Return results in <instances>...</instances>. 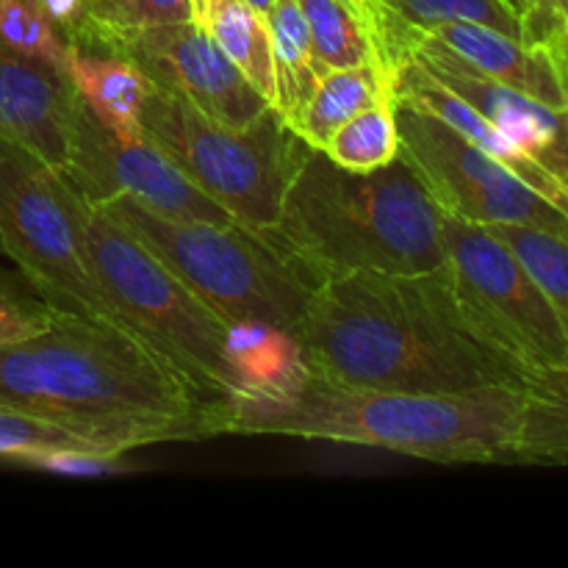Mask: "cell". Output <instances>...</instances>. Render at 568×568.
Wrapping results in <instances>:
<instances>
[{"label": "cell", "instance_id": "6da1fadb", "mask_svg": "<svg viewBox=\"0 0 568 568\" xmlns=\"http://www.w3.org/2000/svg\"><path fill=\"white\" fill-rule=\"evenodd\" d=\"M305 369L355 388L475 394L525 388L530 372L475 331L449 283L425 275L349 272L320 283L292 331Z\"/></svg>", "mask_w": 568, "mask_h": 568}, {"label": "cell", "instance_id": "7a4b0ae2", "mask_svg": "<svg viewBox=\"0 0 568 568\" xmlns=\"http://www.w3.org/2000/svg\"><path fill=\"white\" fill-rule=\"evenodd\" d=\"M222 399L114 322L55 311L44 333L0 347V403L75 427L111 453L211 438Z\"/></svg>", "mask_w": 568, "mask_h": 568}, {"label": "cell", "instance_id": "3957f363", "mask_svg": "<svg viewBox=\"0 0 568 568\" xmlns=\"http://www.w3.org/2000/svg\"><path fill=\"white\" fill-rule=\"evenodd\" d=\"M521 388L475 394H405L355 388L303 369L283 386L225 397L214 436H288L388 449L433 464H510Z\"/></svg>", "mask_w": 568, "mask_h": 568}, {"label": "cell", "instance_id": "277c9868", "mask_svg": "<svg viewBox=\"0 0 568 568\" xmlns=\"http://www.w3.org/2000/svg\"><path fill=\"white\" fill-rule=\"evenodd\" d=\"M258 236L311 288L349 272L425 275L447 266L444 214L403 155L349 172L311 150L277 222Z\"/></svg>", "mask_w": 568, "mask_h": 568}, {"label": "cell", "instance_id": "5b68a950", "mask_svg": "<svg viewBox=\"0 0 568 568\" xmlns=\"http://www.w3.org/2000/svg\"><path fill=\"white\" fill-rule=\"evenodd\" d=\"M150 250L227 325L270 322L292 333L314 288L244 225L175 220L120 194L94 205Z\"/></svg>", "mask_w": 568, "mask_h": 568}, {"label": "cell", "instance_id": "8992f818", "mask_svg": "<svg viewBox=\"0 0 568 568\" xmlns=\"http://www.w3.org/2000/svg\"><path fill=\"white\" fill-rule=\"evenodd\" d=\"M142 136L253 233L275 225L283 197L311 153L277 109H266L247 128H227L153 83L142 105Z\"/></svg>", "mask_w": 568, "mask_h": 568}, {"label": "cell", "instance_id": "52a82bcc", "mask_svg": "<svg viewBox=\"0 0 568 568\" xmlns=\"http://www.w3.org/2000/svg\"><path fill=\"white\" fill-rule=\"evenodd\" d=\"M89 266L122 325L159 349L214 397H236L227 361V322L183 286L144 244L81 197Z\"/></svg>", "mask_w": 568, "mask_h": 568}, {"label": "cell", "instance_id": "ba28073f", "mask_svg": "<svg viewBox=\"0 0 568 568\" xmlns=\"http://www.w3.org/2000/svg\"><path fill=\"white\" fill-rule=\"evenodd\" d=\"M0 250L50 308L122 325L89 266L81 233V194L39 155L3 139Z\"/></svg>", "mask_w": 568, "mask_h": 568}, {"label": "cell", "instance_id": "9c48e42d", "mask_svg": "<svg viewBox=\"0 0 568 568\" xmlns=\"http://www.w3.org/2000/svg\"><path fill=\"white\" fill-rule=\"evenodd\" d=\"M453 292L475 331L527 372L568 364V331L514 250L488 227L444 214Z\"/></svg>", "mask_w": 568, "mask_h": 568}, {"label": "cell", "instance_id": "30bf717a", "mask_svg": "<svg viewBox=\"0 0 568 568\" xmlns=\"http://www.w3.org/2000/svg\"><path fill=\"white\" fill-rule=\"evenodd\" d=\"M61 37L75 48L131 61L153 87L175 92L227 128L253 125L272 109L264 94L222 53L209 28L194 20L116 26L83 14Z\"/></svg>", "mask_w": 568, "mask_h": 568}, {"label": "cell", "instance_id": "8fae6325", "mask_svg": "<svg viewBox=\"0 0 568 568\" xmlns=\"http://www.w3.org/2000/svg\"><path fill=\"white\" fill-rule=\"evenodd\" d=\"M399 155L414 166L442 214L471 225H530L568 239V216L532 192L455 128L416 105L394 100Z\"/></svg>", "mask_w": 568, "mask_h": 568}, {"label": "cell", "instance_id": "7c38bea8", "mask_svg": "<svg viewBox=\"0 0 568 568\" xmlns=\"http://www.w3.org/2000/svg\"><path fill=\"white\" fill-rule=\"evenodd\" d=\"M89 205L111 197L139 200L148 209L175 220H200L233 225V216L220 203L200 192L170 155L148 139L120 142L81 98H75L70 120V164L61 172Z\"/></svg>", "mask_w": 568, "mask_h": 568}, {"label": "cell", "instance_id": "4fadbf2b", "mask_svg": "<svg viewBox=\"0 0 568 568\" xmlns=\"http://www.w3.org/2000/svg\"><path fill=\"white\" fill-rule=\"evenodd\" d=\"M414 59L427 75L494 122L516 148L536 159L568 189V109L541 103L505 83L483 78L436 44L416 37L403 39V64Z\"/></svg>", "mask_w": 568, "mask_h": 568}, {"label": "cell", "instance_id": "5bb4252c", "mask_svg": "<svg viewBox=\"0 0 568 568\" xmlns=\"http://www.w3.org/2000/svg\"><path fill=\"white\" fill-rule=\"evenodd\" d=\"M75 87L64 72L0 44V139L64 172Z\"/></svg>", "mask_w": 568, "mask_h": 568}, {"label": "cell", "instance_id": "9a60e30c", "mask_svg": "<svg viewBox=\"0 0 568 568\" xmlns=\"http://www.w3.org/2000/svg\"><path fill=\"white\" fill-rule=\"evenodd\" d=\"M394 100H403V103L416 105V109L427 111V114L447 122V125L455 128L460 136L469 139L475 148H480L483 153L491 155L494 161L508 166V170L514 172L516 178H521L532 192L547 197L549 203L558 205V209L568 216V189L564 183H560L558 178L549 175V172L544 170L536 159H530L525 150L516 148L488 116H483L480 111L471 109L466 100H460L458 94L449 92L447 87H442L436 78L427 75L414 59L405 61L397 70V75H394Z\"/></svg>", "mask_w": 568, "mask_h": 568}, {"label": "cell", "instance_id": "2e32d148", "mask_svg": "<svg viewBox=\"0 0 568 568\" xmlns=\"http://www.w3.org/2000/svg\"><path fill=\"white\" fill-rule=\"evenodd\" d=\"M67 78L87 109L114 133L120 142H139L142 136V105L150 81L120 55L92 53L70 44Z\"/></svg>", "mask_w": 568, "mask_h": 568}, {"label": "cell", "instance_id": "e0dca14e", "mask_svg": "<svg viewBox=\"0 0 568 568\" xmlns=\"http://www.w3.org/2000/svg\"><path fill=\"white\" fill-rule=\"evenodd\" d=\"M394 98V83L381 67H347L327 70L316 83L308 103L288 120L311 150H325L333 133L381 100Z\"/></svg>", "mask_w": 568, "mask_h": 568}, {"label": "cell", "instance_id": "ac0fdd59", "mask_svg": "<svg viewBox=\"0 0 568 568\" xmlns=\"http://www.w3.org/2000/svg\"><path fill=\"white\" fill-rule=\"evenodd\" d=\"M510 464H568V364L538 369L527 377Z\"/></svg>", "mask_w": 568, "mask_h": 568}, {"label": "cell", "instance_id": "d6986e66", "mask_svg": "<svg viewBox=\"0 0 568 568\" xmlns=\"http://www.w3.org/2000/svg\"><path fill=\"white\" fill-rule=\"evenodd\" d=\"M227 361L239 381V394H261L283 386L305 369L297 342L270 322L227 325ZM236 394V397H239Z\"/></svg>", "mask_w": 568, "mask_h": 568}, {"label": "cell", "instance_id": "ffe728a7", "mask_svg": "<svg viewBox=\"0 0 568 568\" xmlns=\"http://www.w3.org/2000/svg\"><path fill=\"white\" fill-rule=\"evenodd\" d=\"M205 28L220 44L222 53L242 70V75L275 109V53H272V33L266 14L255 11L244 0H214Z\"/></svg>", "mask_w": 568, "mask_h": 568}, {"label": "cell", "instance_id": "44dd1931", "mask_svg": "<svg viewBox=\"0 0 568 568\" xmlns=\"http://www.w3.org/2000/svg\"><path fill=\"white\" fill-rule=\"evenodd\" d=\"M266 22H270L272 53H275V109L288 122L308 103L322 75L314 64L311 31L300 0H275L266 11Z\"/></svg>", "mask_w": 568, "mask_h": 568}, {"label": "cell", "instance_id": "7402d4cb", "mask_svg": "<svg viewBox=\"0 0 568 568\" xmlns=\"http://www.w3.org/2000/svg\"><path fill=\"white\" fill-rule=\"evenodd\" d=\"M300 9L308 22L314 64L320 75H325L327 70H347V67H381L369 26L353 0H300Z\"/></svg>", "mask_w": 568, "mask_h": 568}, {"label": "cell", "instance_id": "603a6c76", "mask_svg": "<svg viewBox=\"0 0 568 568\" xmlns=\"http://www.w3.org/2000/svg\"><path fill=\"white\" fill-rule=\"evenodd\" d=\"M322 153L349 172H372L392 164L399 155L394 98L381 100V103L355 114L349 122H344Z\"/></svg>", "mask_w": 568, "mask_h": 568}, {"label": "cell", "instance_id": "cb8c5ba5", "mask_svg": "<svg viewBox=\"0 0 568 568\" xmlns=\"http://www.w3.org/2000/svg\"><path fill=\"white\" fill-rule=\"evenodd\" d=\"M503 239L541 286L568 331V239L530 225H483Z\"/></svg>", "mask_w": 568, "mask_h": 568}, {"label": "cell", "instance_id": "d4e9b609", "mask_svg": "<svg viewBox=\"0 0 568 568\" xmlns=\"http://www.w3.org/2000/svg\"><path fill=\"white\" fill-rule=\"evenodd\" d=\"M0 44L67 75L70 42L44 14L39 0H0Z\"/></svg>", "mask_w": 568, "mask_h": 568}, {"label": "cell", "instance_id": "484cf974", "mask_svg": "<svg viewBox=\"0 0 568 568\" xmlns=\"http://www.w3.org/2000/svg\"><path fill=\"white\" fill-rule=\"evenodd\" d=\"M377 9H388L416 28L430 26V22L469 20L491 26L525 42V26L505 0H377Z\"/></svg>", "mask_w": 568, "mask_h": 568}, {"label": "cell", "instance_id": "4316f807", "mask_svg": "<svg viewBox=\"0 0 568 568\" xmlns=\"http://www.w3.org/2000/svg\"><path fill=\"white\" fill-rule=\"evenodd\" d=\"M48 447L103 449L94 438L75 430V427L48 422L42 416L26 414V410H17L11 405L0 403V460H9L11 464L20 455ZM103 453H111V449H103Z\"/></svg>", "mask_w": 568, "mask_h": 568}, {"label": "cell", "instance_id": "83f0119b", "mask_svg": "<svg viewBox=\"0 0 568 568\" xmlns=\"http://www.w3.org/2000/svg\"><path fill=\"white\" fill-rule=\"evenodd\" d=\"M11 464L26 466V469L50 471V475L64 477H111L136 471V466L128 460V453H103V449L83 447H48L33 449L20 455Z\"/></svg>", "mask_w": 568, "mask_h": 568}, {"label": "cell", "instance_id": "f1b7e54d", "mask_svg": "<svg viewBox=\"0 0 568 568\" xmlns=\"http://www.w3.org/2000/svg\"><path fill=\"white\" fill-rule=\"evenodd\" d=\"M53 320L55 308H50L39 294L31 297L26 288L0 272V347L39 336L53 325Z\"/></svg>", "mask_w": 568, "mask_h": 568}, {"label": "cell", "instance_id": "f546056e", "mask_svg": "<svg viewBox=\"0 0 568 568\" xmlns=\"http://www.w3.org/2000/svg\"><path fill=\"white\" fill-rule=\"evenodd\" d=\"M83 14L94 17V20L116 22V26L194 20L192 0H92Z\"/></svg>", "mask_w": 568, "mask_h": 568}, {"label": "cell", "instance_id": "4dcf8cb0", "mask_svg": "<svg viewBox=\"0 0 568 568\" xmlns=\"http://www.w3.org/2000/svg\"><path fill=\"white\" fill-rule=\"evenodd\" d=\"M541 44L544 50H547L549 61H552L555 72H558V81H560V89H564L566 109H568V17H564V20L547 33V39H544Z\"/></svg>", "mask_w": 568, "mask_h": 568}, {"label": "cell", "instance_id": "1f68e13d", "mask_svg": "<svg viewBox=\"0 0 568 568\" xmlns=\"http://www.w3.org/2000/svg\"><path fill=\"white\" fill-rule=\"evenodd\" d=\"M564 17H568V0H538V20L527 44H541Z\"/></svg>", "mask_w": 568, "mask_h": 568}, {"label": "cell", "instance_id": "d6a6232c", "mask_svg": "<svg viewBox=\"0 0 568 568\" xmlns=\"http://www.w3.org/2000/svg\"><path fill=\"white\" fill-rule=\"evenodd\" d=\"M39 3H42L44 14L55 22V28L64 33L81 20L83 11H87V6L92 3V0H39Z\"/></svg>", "mask_w": 568, "mask_h": 568}, {"label": "cell", "instance_id": "836d02e7", "mask_svg": "<svg viewBox=\"0 0 568 568\" xmlns=\"http://www.w3.org/2000/svg\"><path fill=\"white\" fill-rule=\"evenodd\" d=\"M505 3H508L510 9L519 14L521 26H525V42H527L532 33V28H536V20H538V0H505Z\"/></svg>", "mask_w": 568, "mask_h": 568}, {"label": "cell", "instance_id": "e575fe53", "mask_svg": "<svg viewBox=\"0 0 568 568\" xmlns=\"http://www.w3.org/2000/svg\"><path fill=\"white\" fill-rule=\"evenodd\" d=\"M211 6H214V0H192V17H194V22H200V26L205 28V20H209Z\"/></svg>", "mask_w": 568, "mask_h": 568}, {"label": "cell", "instance_id": "d590c367", "mask_svg": "<svg viewBox=\"0 0 568 568\" xmlns=\"http://www.w3.org/2000/svg\"><path fill=\"white\" fill-rule=\"evenodd\" d=\"M353 3H355V9L364 14L366 26H372V20H375V14H377V0H353Z\"/></svg>", "mask_w": 568, "mask_h": 568}, {"label": "cell", "instance_id": "8d00e7d4", "mask_svg": "<svg viewBox=\"0 0 568 568\" xmlns=\"http://www.w3.org/2000/svg\"><path fill=\"white\" fill-rule=\"evenodd\" d=\"M244 3L253 6L255 11H261V14H266V11L272 9V3H275V0H244Z\"/></svg>", "mask_w": 568, "mask_h": 568}]
</instances>
